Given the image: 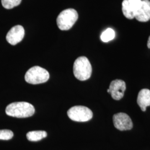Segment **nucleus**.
Wrapping results in <instances>:
<instances>
[{
  "mask_svg": "<svg viewBox=\"0 0 150 150\" xmlns=\"http://www.w3.org/2000/svg\"><path fill=\"white\" fill-rule=\"evenodd\" d=\"M35 108L32 104L26 102L11 103L6 108V113L11 117L26 118L35 113Z\"/></svg>",
  "mask_w": 150,
  "mask_h": 150,
  "instance_id": "1",
  "label": "nucleus"
},
{
  "mask_svg": "<svg viewBox=\"0 0 150 150\" xmlns=\"http://www.w3.org/2000/svg\"><path fill=\"white\" fill-rule=\"evenodd\" d=\"M75 77L80 81L89 79L92 74V66L88 59L81 56L75 60L73 67Z\"/></svg>",
  "mask_w": 150,
  "mask_h": 150,
  "instance_id": "2",
  "label": "nucleus"
},
{
  "mask_svg": "<svg viewBox=\"0 0 150 150\" xmlns=\"http://www.w3.org/2000/svg\"><path fill=\"white\" fill-rule=\"evenodd\" d=\"M79 17L77 12L73 8H68L60 12L57 18V25L61 30L66 31L71 28Z\"/></svg>",
  "mask_w": 150,
  "mask_h": 150,
  "instance_id": "3",
  "label": "nucleus"
},
{
  "mask_svg": "<svg viewBox=\"0 0 150 150\" xmlns=\"http://www.w3.org/2000/svg\"><path fill=\"white\" fill-rule=\"evenodd\" d=\"M50 74L48 71L40 66H33L28 70L25 76L27 83L37 85L43 83L48 80Z\"/></svg>",
  "mask_w": 150,
  "mask_h": 150,
  "instance_id": "4",
  "label": "nucleus"
},
{
  "mask_svg": "<svg viewBox=\"0 0 150 150\" xmlns=\"http://www.w3.org/2000/svg\"><path fill=\"white\" fill-rule=\"evenodd\" d=\"M69 117L76 122H86L93 117V113L88 107L83 106H75L70 108L67 111Z\"/></svg>",
  "mask_w": 150,
  "mask_h": 150,
  "instance_id": "5",
  "label": "nucleus"
},
{
  "mask_svg": "<svg viewBox=\"0 0 150 150\" xmlns=\"http://www.w3.org/2000/svg\"><path fill=\"white\" fill-rule=\"evenodd\" d=\"M141 2L142 0H123L122 4L123 15L129 20L134 18Z\"/></svg>",
  "mask_w": 150,
  "mask_h": 150,
  "instance_id": "6",
  "label": "nucleus"
},
{
  "mask_svg": "<svg viewBox=\"0 0 150 150\" xmlns=\"http://www.w3.org/2000/svg\"><path fill=\"white\" fill-rule=\"evenodd\" d=\"M115 127L120 131L130 130L133 127V123L128 115L123 112L116 113L113 116Z\"/></svg>",
  "mask_w": 150,
  "mask_h": 150,
  "instance_id": "7",
  "label": "nucleus"
},
{
  "mask_svg": "<svg viewBox=\"0 0 150 150\" xmlns=\"http://www.w3.org/2000/svg\"><path fill=\"white\" fill-rule=\"evenodd\" d=\"M126 83L121 80H115L111 82L109 87L110 93L115 100H121L126 90Z\"/></svg>",
  "mask_w": 150,
  "mask_h": 150,
  "instance_id": "8",
  "label": "nucleus"
},
{
  "mask_svg": "<svg viewBox=\"0 0 150 150\" xmlns=\"http://www.w3.org/2000/svg\"><path fill=\"white\" fill-rule=\"evenodd\" d=\"M25 36V30L21 25H16L7 33L6 35L7 41L12 45H16L20 42Z\"/></svg>",
  "mask_w": 150,
  "mask_h": 150,
  "instance_id": "9",
  "label": "nucleus"
},
{
  "mask_svg": "<svg viewBox=\"0 0 150 150\" xmlns=\"http://www.w3.org/2000/svg\"><path fill=\"white\" fill-rule=\"evenodd\" d=\"M137 21L142 22L150 20V1L142 0L141 5L134 17Z\"/></svg>",
  "mask_w": 150,
  "mask_h": 150,
  "instance_id": "10",
  "label": "nucleus"
},
{
  "mask_svg": "<svg viewBox=\"0 0 150 150\" xmlns=\"http://www.w3.org/2000/svg\"><path fill=\"white\" fill-rule=\"evenodd\" d=\"M137 104L142 111H146V107L150 106V90L147 88L139 91L137 100Z\"/></svg>",
  "mask_w": 150,
  "mask_h": 150,
  "instance_id": "11",
  "label": "nucleus"
},
{
  "mask_svg": "<svg viewBox=\"0 0 150 150\" xmlns=\"http://www.w3.org/2000/svg\"><path fill=\"white\" fill-rule=\"evenodd\" d=\"M47 134L45 131H33L28 132L26 134L27 139L30 141L36 142L40 141L46 137H47Z\"/></svg>",
  "mask_w": 150,
  "mask_h": 150,
  "instance_id": "12",
  "label": "nucleus"
},
{
  "mask_svg": "<svg viewBox=\"0 0 150 150\" xmlns=\"http://www.w3.org/2000/svg\"><path fill=\"white\" fill-rule=\"evenodd\" d=\"M115 38V32L111 28H108L102 32L101 40L103 42H108L112 41Z\"/></svg>",
  "mask_w": 150,
  "mask_h": 150,
  "instance_id": "13",
  "label": "nucleus"
},
{
  "mask_svg": "<svg viewBox=\"0 0 150 150\" xmlns=\"http://www.w3.org/2000/svg\"><path fill=\"white\" fill-rule=\"evenodd\" d=\"M22 0H1L3 7L6 9H12L13 7L19 5Z\"/></svg>",
  "mask_w": 150,
  "mask_h": 150,
  "instance_id": "14",
  "label": "nucleus"
},
{
  "mask_svg": "<svg viewBox=\"0 0 150 150\" xmlns=\"http://www.w3.org/2000/svg\"><path fill=\"white\" fill-rule=\"evenodd\" d=\"M13 136V132L9 129H1L0 130V139L9 140Z\"/></svg>",
  "mask_w": 150,
  "mask_h": 150,
  "instance_id": "15",
  "label": "nucleus"
},
{
  "mask_svg": "<svg viewBox=\"0 0 150 150\" xmlns=\"http://www.w3.org/2000/svg\"><path fill=\"white\" fill-rule=\"evenodd\" d=\"M147 47L148 48H150V36L148 39V41H147Z\"/></svg>",
  "mask_w": 150,
  "mask_h": 150,
  "instance_id": "16",
  "label": "nucleus"
},
{
  "mask_svg": "<svg viewBox=\"0 0 150 150\" xmlns=\"http://www.w3.org/2000/svg\"><path fill=\"white\" fill-rule=\"evenodd\" d=\"M107 92L110 93V90H109V89H108V90H107Z\"/></svg>",
  "mask_w": 150,
  "mask_h": 150,
  "instance_id": "17",
  "label": "nucleus"
}]
</instances>
